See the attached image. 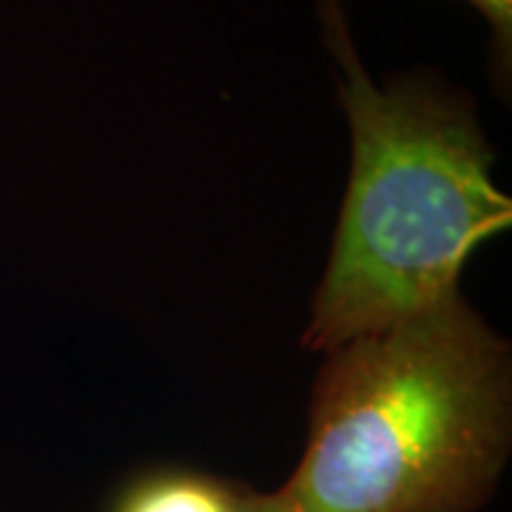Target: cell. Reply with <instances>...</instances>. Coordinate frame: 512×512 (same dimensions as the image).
I'll list each match as a JSON object with an SVG mask.
<instances>
[{"label":"cell","instance_id":"5b68a950","mask_svg":"<svg viewBox=\"0 0 512 512\" xmlns=\"http://www.w3.org/2000/svg\"><path fill=\"white\" fill-rule=\"evenodd\" d=\"M242 512H293V507L285 501V495L279 493V490H274V493H262V490L248 487Z\"/></svg>","mask_w":512,"mask_h":512},{"label":"cell","instance_id":"3957f363","mask_svg":"<svg viewBox=\"0 0 512 512\" xmlns=\"http://www.w3.org/2000/svg\"><path fill=\"white\" fill-rule=\"evenodd\" d=\"M248 484L163 470L137 478L117 495L111 512H242Z\"/></svg>","mask_w":512,"mask_h":512},{"label":"cell","instance_id":"7a4b0ae2","mask_svg":"<svg viewBox=\"0 0 512 512\" xmlns=\"http://www.w3.org/2000/svg\"><path fill=\"white\" fill-rule=\"evenodd\" d=\"M322 23L339 63L353 165L302 333V348L316 353L450 299L467 259L512 222L473 100L433 74L376 86L339 0H322Z\"/></svg>","mask_w":512,"mask_h":512},{"label":"cell","instance_id":"277c9868","mask_svg":"<svg viewBox=\"0 0 512 512\" xmlns=\"http://www.w3.org/2000/svg\"><path fill=\"white\" fill-rule=\"evenodd\" d=\"M493 26V66L495 77L504 74V86L510 77L512 55V0H467Z\"/></svg>","mask_w":512,"mask_h":512},{"label":"cell","instance_id":"6da1fadb","mask_svg":"<svg viewBox=\"0 0 512 512\" xmlns=\"http://www.w3.org/2000/svg\"><path fill=\"white\" fill-rule=\"evenodd\" d=\"M512 444L507 342L453 293L325 353L293 512H478Z\"/></svg>","mask_w":512,"mask_h":512}]
</instances>
